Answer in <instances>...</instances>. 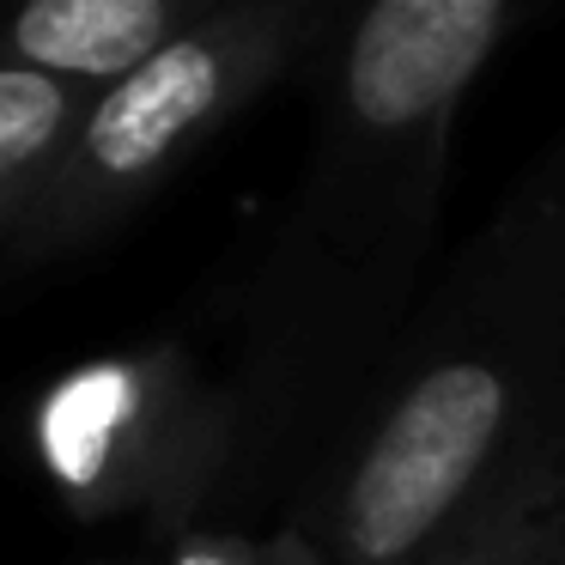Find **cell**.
Here are the masks:
<instances>
[{
    "instance_id": "6da1fadb",
    "label": "cell",
    "mask_w": 565,
    "mask_h": 565,
    "mask_svg": "<svg viewBox=\"0 0 565 565\" xmlns=\"http://www.w3.org/2000/svg\"><path fill=\"white\" fill-rule=\"evenodd\" d=\"M523 0H371L310 62V147L232 298L237 462L213 529H280L347 450L419 298L450 140Z\"/></svg>"
},
{
    "instance_id": "7a4b0ae2",
    "label": "cell",
    "mask_w": 565,
    "mask_h": 565,
    "mask_svg": "<svg viewBox=\"0 0 565 565\" xmlns=\"http://www.w3.org/2000/svg\"><path fill=\"white\" fill-rule=\"evenodd\" d=\"M547 450H565V128L431 280L280 535L310 565H431L492 480Z\"/></svg>"
},
{
    "instance_id": "3957f363",
    "label": "cell",
    "mask_w": 565,
    "mask_h": 565,
    "mask_svg": "<svg viewBox=\"0 0 565 565\" xmlns=\"http://www.w3.org/2000/svg\"><path fill=\"white\" fill-rule=\"evenodd\" d=\"M341 25L329 0H213L195 31L104 86L7 274L74 268L152 207L225 128L310 74Z\"/></svg>"
},
{
    "instance_id": "277c9868",
    "label": "cell",
    "mask_w": 565,
    "mask_h": 565,
    "mask_svg": "<svg viewBox=\"0 0 565 565\" xmlns=\"http://www.w3.org/2000/svg\"><path fill=\"white\" fill-rule=\"evenodd\" d=\"M25 456L74 523H128L140 547H171L220 523L237 407L195 341L159 334L55 371L25 402Z\"/></svg>"
},
{
    "instance_id": "5b68a950",
    "label": "cell",
    "mask_w": 565,
    "mask_h": 565,
    "mask_svg": "<svg viewBox=\"0 0 565 565\" xmlns=\"http://www.w3.org/2000/svg\"><path fill=\"white\" fill-rule=\"evenodd\" d=\"M213 0H13L0 7V74L116 86L201 25Z\"/></svg>"
},
{
    "instance_id": "8992f818",
    "label": "cell",
    "mask_w": 565,
    "mask_h": 565,
    "mask_svg": "<svg viewBox=\"0 0 565 565\" xmlns=\"http://www.w3.org/2000/svg\"><path fill=\"white\" fill-rule=\"evenodd\" d=\"M92 86L43 74H0V268L13 262L38 201L50 195L79 122H86Z\"/></svg>"
},
{
    "instance_id": "52a82bcc",
    "label": "cell",
    "mask_w": 565,
    "mask_h": 565,
    "mask_svg": "<svg viewBox=\"0 0 565 565\" xmlns=\"http://www.w3.org/2000/svg\"><path fill=\"white\" fill-rule=\"evenodd\" d=\"M559 523H565V450H547L511 468L504 480H492L487 499L431 553V565H541Z\"/></svg>"
},
{
    "instance_id": "ba28073f",
    "label": "cell",
    "mask_w": 565,
    "mask_h": 565,
    "mask_svg": "<svg viewBox=\"0 0 565 565\" xmlns=\"http://www.w3.org/2000/svg\"><path fill=\"white\" fill-rule=\"evenodd\" d=\"M159 565H310L280 529L256 535V529H195V535L152 547Z\"/></svg>"
},
{
    "instance_id": "9c48e42d",
    "label": "cell",
    "mask_w": 565,
    "mask_h": 565,
    "mask_svg": "<svg viewBox=\"0 0 565 565\" xmlns=\"http://www.w3.org/2000/svg\"><path fill=\"white\" fill-rule=\"evenodd\" d=\"M86 565H159V553L135 547V553H104V559H86Z\"/></svg>"
},
{
    "instance_id": "30bf717a",
    "label": "cell",
    "mask_w": 565,
    "mask_h": 565,
    "mask_svg": "<svg viewBox=\"0 0 565 565\" xmlns=\"http://www.w3.org/2000/svg\"><path fill=\"white\" fill-rule=\"evenodd\" d=\"M541 565H565V523L553 529V541H547V553H541Z\"/></svg>"
}]
</instances>
